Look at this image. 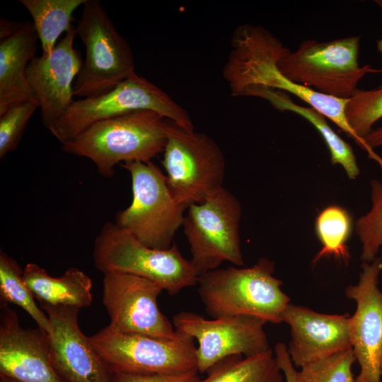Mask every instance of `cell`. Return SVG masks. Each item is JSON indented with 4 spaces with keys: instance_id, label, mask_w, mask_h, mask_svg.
Masks as SVG:
<instances>
[{
    "instance_id": "1f68e13d",
    "label": "cell",
    "mask_w": 382,
    "mask_h": 382,
    "mask_svg": "<svg viewBox=\"0 0 382 382\" xmlns=\"http://www.w3.org/2000/svg\"><path fill=\"white\" fill-rule=\"evenodd\" d=\"M363 141L368 157L372 158L376 154L374 149L382 148V127L373 129L371 132L363 138Z\"/></svg>"
},
{
    "instance_id": "4dcf8cb0",
    "label": "cell",
    "mask_w": 382,
    "mask_h": 382,
    "mask_svg": "<svg viewBox=\"0 0 382 382\" xmlns=\"http://www.w3.org/2000/svg\"><path fill=\"white\" fill-rule=\"evenodd\" d=\"M274 355L286 382L294 381L295 369L287 351L286 346L278 342L274 347Z\"/></svg>"
},
{
    "instance_id": "8fae6325",
    "label": "cell",
    "mask_w": 382,
    "mask_h": 382,
    "mask_svg": "<svg viewBox=\"0 0 382 382\" xmlns=\"http://www.w3.org/2000/svg\"><path fill=\"white\" fill-rule=\"evenodd\" d=\"M242 208L237 197L223 187L204 201L192 204L183 223L190 245V262L199 276L224 262L243 265L239 226Z\"/></svg>"
},
{
    "instance_id": "4fadbf2b",
    "label": "cell",
    "mask_w": 382,
    "mask_h": 382,
    "mask_svg": "<svg viewBox=\"0 0 382 382\" xmlns=\"http://www.w3.org/2000/svg\"><path fill=\"white\" fill-rule=\"evenodd\" d=\"M163 291L158 284L141 277L104 273L103 303L110 319L109 325L122 332L175 337L178 332L158 306Z\"/></svg>"
},
{
    "instance_id": "ba28073f",
    "label": "cell",
    "mask_w": 382,
    "mask_h": 382,
    "mask_svg": "<svg viewBox=\"0 0 382 382\" xmlns=\"http://www.w3.org/2000/svg\"><path fill=\"white\" fill-rule=\"evenodd\" d=\"M120 166L130 174L132 199L117 214L115 223L150 248H169L187 207L175 201L166 175L151 161Z\"/></svg>"
},
{
    "instance_id": "d6986e66",
    "label": "cell",
    "mask_w": 382,
    "mask_h": 382,
    "mask_svg": "<svg viewBox=\"0 0 382 382\" xmlns=\"http://www.w3.org/2000/svg\"><path fill=\"white\" fill-rule=\"evenodd\" d=\"M38 35L33 23L23 22L13 34L0 39V114L12 103L29 101L39 105L25 71L35 57Z\"/></svg>"
},
{
    "instance_id": "7c38bea8",
    "label": "cell",
    "mask_w": 382,
    "mask_h": 382,
    "mask_svg": "<svg viewBox=\"0 0 382 382\" xmlns=\"http://www.w3.org/2000/svg\"><path fill=\"white\" fill-rule=\"evenodd\" d=\"M265 323L259 318L245 315L209 320L195 313L183 311L173 317L175 330L197 341V370L200 374L207 373L226 357H248L269 349L264 330Z\"/></svg>"
},
{
    "instance_id": "603a6c76",
    "label": "cell",
    "mask_w": 382,
    "mask_h": 382,
    "mask_svg": "<svg viewBox=\"0 0 382 382\" xmlns=\"http://www.w3.org/2000/svg\"><path fill=\"white\" fill-rule=\"evenodd\" d=\"M87 0H20L28 11L41 43L42 55H50L63 32L75 21L73 13Z\"/></svg>"
},
{
    "instance_id": "30bf717a",
    "label": "cell",
    "mask_w": 382,
    "mask_h": 382,
    "mask_svg": "<svg viewBox=\"0 0 382 382\" xmlns=\"http://www.w3.org/2000/svg\"><path fill=\"white\" fill-rule=\"evenodd\" d=\"M163 153L167 185L178 204L187 208L224 187L225 157L207 134L170 124Z\"/></svg>"
},
{
    "instance_id": "cb8c5ba5",
    "label": "cell",
    "mask_w": 382,
    "mask_h": 382,
    "mask_svg": "<svg viewBox=\"0 0 382 382\" xmlns=\"http://www.w3.org/2000/svg\"><path fill=\"white\" fill-rule=\"evenodd\" d=\"M352 228V217L347 209L335 204L325 207L316 219V233L322 248L313 263L325 256H333L347 262L350 255L347 243Z\"/></svg>"
},
{
    "instance_id": "6da1fadb",
    "label": "cell",
    "mask_w": 382,
    "mask_h": 382,
    "mask_svg": "<svg viewBox=\"0 0 382 382\" xmlns=\"http://www.w3.org/2000/svg\"><path fill=\"white\" fill-rule=\"evenodd\" d=\"M232 47L223 71L232 95L243 96L253 86L291 93L333 122L359 145L345 115L347 99L323 95L284 76L277 62L290 50L270 31L260 25H241L234 32Z\"/></svg>"
},
{
    "instance_id": "52a82bcc",
    "label": "cell",
    "mask_w": 382,
    "mask_h": 382,
    "mask_svg": "<svg viewBox=\"0 0 382 382\" xmlns=\"http://www.w3.org/2000/svg\"><path fill=\"white\" fill-rule=\"evenodd\" d=\"M76 27L86 56L73 85L74 96L105 94L134 74L135 64L128 42L118 33L98 0H87Z\"/></svg>"
},
{
    "instance_id": "7402d4cb",
    "label": "cell",
    "mask_w": 382,
    "mask_h": 382,
    "mask_svg": "<svg viewBox=\"0 0 382 382\" xmlns=\"http://www.w3.org/2000/svg\"><path fill=\"white\" fill-rule=\"evenodd\" d=\"M199 382H282L283 376L271 349L243 357H226L212 366Z\"/></svg>"
},
{
    "instance_id": "9c48e42d",
    "label": "cell",
    "mask_w": 382,
    "mask_h": 382,
    "mask_svg": "<svg viewBox=\"0 0 382 382\" xmlns=\"http://www.w3.org/2000/svg\"><path fill=\"white\" fill-rule=\"evenodd\" d=\"M177 332L175 337L166 339L122 332L108 325L88 337L112 372L180 374L197 371L195 339Z\"/></svg>"
},
{
    "instance_id": "44dd1931",
    "label": "cell",
    "mask_w": 382,
    "mask_h": 382,
    "mask_svg": "<svg viewBox=\"0 0 382 382\" xmlns=\"http://www.w3.org/2000/svg\"><path fill=\"white\" fill-rule=\"evenodd\" d=\"M243 96L262 98L280 111L292 112L306 119L324 140L332 163L340 165L351 180L356 179L359 175L360 170L352 146L335 132L327 118L319 111L312 107H304L295 103L284 91L262 86L250 87L245 91Z\"/></svg>"
},
{
    "instance_id": "4316f807",
    "label": "cell",
    "mask_w": 382,
    "mask_h": 382,
    "mask_svg": "<svg viewBox=\"0 0 382 382\" xmlns=\"http://www.w3.org/2000/svg\"><path fill=\"white\" fill-rule=\"evenodd\" d=\"M345 115L349 127L359 141V146L365 151L363 138L382 118V87L373 90L358 89L347 99Z\"/></svg>"
},
{
    "instance_id": "5bb4252c",
    "label": "cell",
    "mask_w": 382,
    "mask_h": 382,
    "mask_svg": "<svg viewBox=\"0 0 382 382\" xmlns=\"http://www.w3.org/2000/svg\"><path fill=\"white\" fill-rule=\"evenodd\" d=\"M357 284L345 289V295L355 301L356 311L350 317L349 337L360 372L354 382H381L382 376V291L378 279L381 257L363 262Z\"/></svg>"
},
{
    "instance_id": "836d02e7",
    "label": "cell",
    "mask_w": 382,
    "mask_h": 382,
    "mask_svg": "<svg viewBox=\"0 0 382 382\" xmlns=\"http://www.w3.org/2000/svg\"><path fill=\"white\" fill-rule=\"evenodd\" d=\"M374 2L382 11V0H375ZM376 45L378 51L382 54V37L377 41Z\"/></svg>"
},
{
    "instance_id": "5b68a950",
    "label": "cell",
    "mask_w": 382,
    "mask_h": 382,
    "mask_svg": "<svg viewBox=\"0 0 382 382\" xmlns=\"http://www.w3.org/2000/svg\"><path fill=\"white\" fill-rule=\"evenodd\" d=\"M139 110H151L185 131H194L190 115L161 88L135 73L110 91L78 99L50 131L64 144L93 124Z\"/></svg>"
},
{
    "instance_id": "e0dca14e",
    "label": "cell",
    "mask_w": 382,
    "mask_h": 382,
    "mask_svg": "<svg viewBox=\"0 0 382 382\" xmlns=\"http://www.w3.org/2000/svg\"><path fill=\"white\" fill-rule=\"evenodd\" d=\"M0 376L17 382H64L53 365L48 334L38 327H22L4 303H0Z\"/></svg>"
},
{
    "instance_id": "484cf974",
    "label": "cell",
    "mask_w": 382,
    "mask_h": 382,
    "mask_svg": "<svg viewBox=\"0 0 382 382\" xmlns=\"http://www.w3.org/2000/svg\"><path fill=\"white\" fill-rule=\"evenodd\" d=\"M370 209L359 216L354 224V231L361 245V260L371 262L382 248V182L370 181Z\"/></svg>"
},
{
    "instance_id": "f546056e",
    "label": "cell",
    "mask_w": 382,
    "mask_h": 382,
    "mask_svg": "<svg viewBox=\"0 0 382 382\" xmlns=\"http://www.w3.org/2000/svg\"><path fill=\"white\" fill-rule=\"evenodd\" d=\"M197 371L180 374L113 372L112 382H199Z\"/></svg>"
},
{
    "instance_id": "3957f363",
    "label": "cell",
    "mask_w": 382,
    "mask_h": 382,
    "mask_svg": "<svg viewBox=\"0 0 382 382\" xmlns=\"http://www.w3.org/2000/svg\"><path fill=\"white\" fill-rule=\"evenodd\" d=\"M274 271L273 262L262 257L250 267L230 266L199 275L198 293L206 312L214 318L245 315L282 323L290 299Z\"/></svg>"
},
{
    "instance_id": "8992f818",
    "label": "cell",
    "mask_w": 382,
    "mask_h": 382,
    "mask_svg": "<svg viewBox=\"0 0 382 382\" xmlns=\"http://www.w3.org/2000/svg\"><path fill=\"white\" fill-rule=\"evenodd\" d=\"M360 36L326 42L308 39L288 51L277 62L282 74L291 81L318 93L349 99L367 74L378 71L358 62Z\"/></svg>"
},
{
    "instance_id": "7a4b0ae2",
    "label": "cell",
    "mask_w": 382,
    "mask_h": 382,
    "mask_svg": "<svg viewBox=\"0 0 382 382\" xmlns=\"http://www.w3.org/2000/svg\"><path fill=\"white\" fill-rule=\"evenodd\" d=\"M164 118L139 110L104 120L62 144V150L90 159L100 175L110 178L121 162H149L163 152L170 126Z\"/></svg>"
},
{
    "instance_id": "ac0fdd59",
    "label": "cell",
    "mask_w": 382,
    "mask_h": 382,
    "mask_svg": "<svg viewBox=\"0 0 382 382\" xmlns=\"http://www.w3.org/2000/svg\"><path fill=\"white\" fill-rule=\"evenodd\" d=\"M282 322L291 328L287 351L297 367L352 348L348 315L320 313L289 303L282 313Z\"/></svg>"
},
{
    "instance_id": "d590c367",
    "label": "cell",
    "mask_w": 382,
    "mask_h": 382,
    "mask_svg": "<svg viewBox=\"0 0 382 382\" xmlns=\"http://www.w3.org/2000/svg\"><path fill=\"white\" fill-rule=\"evenodd\" d=\"M380 252H381V257H381V260H382V248H381Z\"/></svg>"
},
{
    "instance_id": "e575fe53",
    "label": "cell",
    "mask_w": 382,
    "mask_h": 382,
    "mask_svg": "<svg viewBox=\"0 0 382 382\" xmlns=\"http://www.w3.org/2000/svg\"><path fill=\"white\" fill-rule=\"evenodd\" d=\"M0 382H17L8 377L0 376Z\"/></svg>"
},
{
    "instance_id": "2e32d148",
    "label": "cell",
    "mask_w": 382,
    "mask_h": 382,
    "mask_svg": "<svg viewBox=\"0 0 382 382\" xmlns=\"http://www.w3.org/2000/svg\"><path fill=\"white\" fill-rule=\"evenodd\" d=\"M76 35L72 25L50 55L35 56L26 69L28 83L40 104L42 125L50 131L74 101V78L83 62L74 47Z\"/></svg>"
},
{
    "instance_id": "f1b7e54d",
    "label": "cell",
    "mask_w": 382,
    "mask_h": 382,
    "mask_svg": "<svg viewBox=\"0 0 382 382\" xmlns=\"http://www.w3.org/2000/svg\"><path fill=\"white\" fill-rule=\"evenodd\" d=\"M39 105L29 101L11 104L0 114V158L15 150L28 121Z\"/></svg>"
},
{
    "instance_id": "ffe728a7",
    "label": "cell",
    "mask_w": 382,
    "mask_h": 382,
    "mask_svg": "<svg viewBox=\"0 0 382 382\" xmlns=\"http://www.w3.org/2000/svg\"><path fill=\"white\" fill-rule=\"evenodd\" d=\"M23 279L39 303L79 308L92 303V281L78 268H69L61 277H54L37 264L28 263Z\"/></svg>"
},
{
    "instance_id": "277c9868",
    "label": "cell",
    "mask_w": 382,
    "mask_h": 382,
    "mask_svg": "<svg viewBox=\"0 0 382 382\" xmlns=\"http://www.w3.org/2000/svg\"><path fill=\"white\" fill-rule=\"evenodd\" d=\"M93 260L101 272H123L149 279L170 295L197 284L199 275L175 243L150 248L118 226L105 223L93 242Z\"/></svg>"
},
{
    "instance_id": "83f0119b",
    "label": "cell",
    "mask_w": 382,
    "mask_h": 382,
    "mask_svg": "<svg viewBox=\"0 0 382 382\" xmlns=\"http://www.w3.org/2000/svg\"><path fill=\"white\" fill-rule=\"evenodd\" d=\"M356 361L352 348L306 364L295 370V382H354L352 371Z\"/></svg>"
},
{
    "instance_id": "d6a6232c",
    "label": "cell",
    "mask_w": 382,
    "mask_h": 382,
    "mask_svg": "<svg viewBox=\"0 0 382 382\" xmlns=\"http://www.w3.org/2000/svg\"><path fill=\"white\" fill-rule=\"evenodd\" d=\"M23 25V23L11 21L4 18L0 20V39L10 36L16 33Z\"/></svg>"
},
{
    "instance_id": "8d00e7d4",
    "label": "cell",
    "mask_w": 382,
    "mask_h": 382,
    "mask_svg": "<svg viewBox=\"0 0 382 382\" xmlns=\"http://www.w3.org/2000/svg\"><path fill=\"white\" fill-rule=\"evenodd\" d=\"M381 370H382V361H381Z\"/></svg>"
},
{
    "instance_id": "9a60e30c",
    "label": "cell",
    "mask_w": 382,
    "mask_h": 382,
    "mask_svg": "<svg viewBox=\"0 0 382 382\" xmlns=\"http://www.w3.org/2000/svg\"><path fill=\"white\" fill-rule=\"evenodd\" d=\"M47 315V333L53 365L64 382H112L113 372L80 330L81 308L40 303Z\"/></svg>"
},
{
    "instance_id": "d4e9b609",
    "label": "cell",
    "mask_w": 382,
    "mask_h": 382,
    "mask_svg": "<svg viewBox=\"0 0 382 382\" xmlns=\"http://www.w3.org/2000/svg\"><path fill=\"white\" fill-rule=\"evenodd\" d=\"M0 303L17 305L30 315L39 328L47 333L50 331L49 318L35 301L23 279V270L2 250H0Z\"/></svg>"
}]
</instances>
